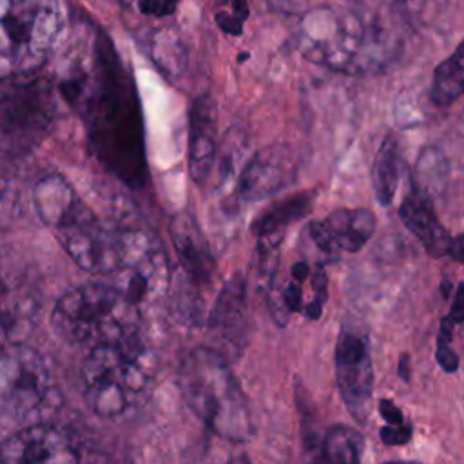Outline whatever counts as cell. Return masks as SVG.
I'll return each mask as SVG.
<instances>
[{
  "mask_svg": "<svg viewBox=\"0 0 464 464\" xmlns=\"http://www.w3.org/2000/svg\"><path fill=\"white\" fill-rule=\"evenodd\" d=\"M58 92L82 120L96 161L123 185L141 188L149 178L141 105L132 72L103 29L96 27L69 60Z\"/></svg>",
  "mask_w": 464,
  "mask_h": 464,
  "instance_id": "obj_1",
  "label": "cell"
},
{
  "mask_svg": "<svg viewBox=\"0 0 464 464\" xmlns=\"http://www.w3.org/2000/svg\"><path fill=\"white\" fill-rule=\"evenodd\" d=\"M295 44L306 60L346 74L379 72L399 54V36L382 14L324 5L301 14Z\"/></svg>",
  "mask_w": 464,
  "mask_h": 464,
  "instance_id": "obj_2",
  "label": "cell"
},
{
  "mask_svg": "<svg viewBox=\"0 0 464 464\" xmlns=\"http://www.w3.org/2000/svg\"><path fill=\"white\" fill-rule=\"evenodd\" d=\"M178 384L187 406L218 437L232 442L252 439L250 404L228 359L216 348H192L179 364Z\"/></svg>",
  "mask_w": 464,
  "mask_h": 464,
  "instance_id": "obj_3",
  "label": "cell"
},
{
  "mask_svg": "<svg viewBox=\"0 0 464 464\" xmlns=\"http://www.w3.org/2000/svg\"><path fill=\"white\" fill-rule=\"evenodd\" d=\"M51 323L67 343L96 348L140 335V306L114 285L91 283L65 292Z\"/></svg>",
  "mask_w": 464,
  "mask_h": 464,
  "instance_id": "obj_4",
  "label": "cell"
},
{
  "mask_svg": "<svg viewBox=\"0 0 464 464\" xmlns=\"http://www.w3.org/2000/svg\"><path fill=\"white\" fill-rule=\"evenodd\" d=\"M154 355L140 335L89 350L80 377L87 406L100 417H118L150 386Z\"/></svg>",
  "mask_w": 464,
  "mask_h": 464,
  "instance_id": "obj_5",
  "label": "cell"
},
{
  "mask_svg": "<svg viewBox=\"0 0 464 464\" xmlns=\"http://www.w3.org/2000/svg\"><path fill=\"white\" fill-rule=\"evenodd\" d=\"M65 29L60 0H0V82L38 72Z\"/></svg>",
  "mask_w": 464,
  "mask_h": 464,
  "instance_id": "obj_6",
  "label": "cell"
},
{
  "mask_svg": "<svg viewBox=\"0 0 464 464\" xmlns=\"http://www.w3.org/2000/svg\"><path fill=\"white\" fill-rule=\"evenodd\" d=\"M56 236L80 268L105 276L123 270L156 245L145 230L105 225L94 214L58 230Z\"/></svg>",
  "mask_w": 464,
  "mask_h": 464,
  "instance_id": "obj_7",
  "label": "cell"
},
{
  "mask_svg": "<svg viewBox=\"0 0 464 464\" xmlns=\"http://www.w3.org/2000/svg\"><path fill=\"white\" fill-rule=\"evenodd\" d=\"M54 116L56 103L47 80L0 82V150L29 152L45 138Z\"/></svg>",
  "mask_w": 464,
  "mask_h": 464,
  "instance_id": "obj_8",
  "label": "cell"
},
{
  "mask_svg": "<svg viewBox=\"0 0 464 464\" xmlns=\"http://www.w3.org/2000/svg\"><path fill=\"white\" fill-rule=\"evenodd\" d=\"M51 390L47 361L22 343H0V413L24 417L40 408Z\"/></svg>",
  "mask_w": 464,
  "mask_h": 464,
  "instance_id": "obj_9",
  "label": "cell"
},
{
  "mask_svg": "<svg viewBox=\"0 0 464 464\" xmlns=\"http://www.w3.org/2000/svg\"><path fill=\"white\" fill-rule=\"evenodd\" d=\"M335 375L341 397L352 417L366 422L373 388L372 357L366 343L352 332H343L335 344Z\"/></svg>",
  "mask_w": 464,
  "mask_h": 464,
  "instance_id": "obj_10",
  "label": "cell"
},
{
  "mask_svg": "<svg viewBox=\"0 0 464 464\" xmlns=\"http://www.w3.org/2000/svg\"><path fill=\"white\" fill-rule=\"evenodd\" d=\"M2 464H80L72 437L51 424H33L9 435L0 446Z\"/></svg>",
  "mask_w": 464,
  "mask_h": 464,
  "instance_id": "obj_11",
  "label": "cell"
},
{
  "mask_svg": "<svg viewBox=\"0 0 464 464\" xmlns=\"http://www.w3.org/2000/svg\"><path fill=\"white\" fill-rule=\"evenodd\" d=\"M297 178V156L283 143L254 152L239 172L236 194L241 201H261L290 187Z\"/></svg>",
  "mask_w": 464,
  "mask_h": 464,
  "instance_id": "obj_12",
  "label": "cell"
},
{
  "mask_svg": "<svg viewBox=\"0 0 464 464\" xmlns=\"http://www.w3.org/2000/svg\"><path fill=\"white\" fill-rule=\"evenodd\" d=\"M208 330L219 353L237 355L248 337L246 288L241 276H232L219 290L208 317Z\"/></svg>",
  "mask_w": 464,
  "mask_h": 464,
  "instance_id": "obj_13",
  "label": "cell"
},
{
  "mask_svg": "<svg viewBox=\"0 0 464 464\" xmlns=\"http://www.w3.org/2000/svg\"><path fill=\"white\" fill-rule=\"evenodd\" d=\"M218 152V109L210 94L194 98L188 109V174L205 185Z\"/></svg>",
  "mask_w": 464,
  "mask_h": 464,
  "instance_id": "obj_14",
  "label": "cell"
},
{
  "mask_svg": "<svg viewBox=\"0 0 464 464\" xmlns=\"http://www.w3.org/2000/svg\"><path fill=\"white\" fill-rule=\"evenodd\" d=\"M33 201L38 218L44 225L54 228L56 232L71 227L92 212L78 198L72 185L62 174L44 176L33 190Z\"/></svg>",
  "mask_w": 464,
  "mask_h": 464,
  "instance_id": "obj_15",
  "label": "cell"
},
{
  "mask_svg": "<svg viewBox=\"0 0 464 464\" xmlns=\"http://www.w3.org/2000/svg\"><path fill=\"white\" fill-rule=\"evenodd\" d=\"M114 286L120 288L138 306L161 297L169 286V263L156 243L140 259L116 272Z\"/></svg>",
  "mask_w": 464,
  "mask_h": 464,
  "instance_id": "obj_16",
  "label": "cell"
},
{
  "mask_svg": "<svg viewBox=\"0 0 464 464\" xmlns=\"http://www.w3.org/2000/svg\"><path fill=\"white\" fill-rule=\"evenodd\" d=\"M170 237L178 259L196 285H205L214 274V259L208 243L188 212H179L170 221Z\"/></svg>",
  "mask_w": 464,
  "mask_h": 464,
  "instance_id": "obj_17",
  "label": "cell"
},
{
  "mask_svg": "<svg viewBox=\"0 0 464 464\" xmlns=\"http://www.w3.org/2000/svg\"><path fill=\"white\" fill-rule=\"evenodd\" d=\"M399 216L431 257L448 256L453 236H450V232L439 221L431 199L411 190L408 196H404L399 207Z\"/></svg>",
  "mask_w": 464,
  "mask_h": 464,
  "instance_id": "obj_18",
  "label": "cell"
},
{
  "mask_svg": "<svg viewBox=\"0 0 464 464\" xmlns=\"http://www.w3.org/2000/svg\"><path fill=\"white\" fill-rule=\"evenodd\" d=\"M323 223L341 252L361 250L375 230V216L368 208H337Z\"/></svg>",
  "mask_w": 464,
  "mask_h": 464,
  "instance_id": "obj_19",
  "label": "cell"
},
{
  "mask_svg": "<svg viewBox=\"0 0 464 464\" xmlns=\"http://www.w3.org/2000/svg\"><path fill=\"white\" fill-rule=\"evenodd\" d=\"M401 150L395 134H386L379 145V150L372 167V185L381 205H390L395 198L401 179Z\"/></svg>",
  "mask_w": 464,
  "mask_h": 464,
  "instance_id": "obj_20",
  "label": "cell"
},
{
  "mask_svg": "<svg viewBox=\"0 0 464 464\" xmlns=\"http://www.w3.org/2000/svg\"><path fill=\"white\" fill-rule=\"evenodd\" d=\"M314 203V192H299L292 194L285 199L276 201L268 208H265L254 221H252V232L257 237L263 236H272V234H281V230L294 221L301 219L303 216L308 214L310 207Z\"/></svg>",
  "mask_w": 464,
  "mask_h": 464,
  "instance_id": "obj_21",
  "label": "cell"
},
{
  "mask_svg": "<svg viewBox=\"0 0 464 464\" xmlns=\"http://www.w3.org/2000/svg\"><path fill=\"white\" fill-rule=\"evenodd\" d=\"M464 94V40L442 60L431 78L430 100L437 107H450Z\"/></svg>",
  "mask_w": 464,
  "mask_h": 464,
  "instance_id": "obj_22",
  "label": "cell"
},
{
  "mask_svg": "<svg viewBox=\"0 0 464 464\" xmlns=\"http://www.w3.org/2000/svg\"><path fill=\"white\" fill-rule=\"evenodd\" d=\"M450 178V163L440 149L424 147L415 161L411 174V190L426 196L428 199H435L440 196L448 185Z\"/></svg>",
  "mask_w": 464,
  "mask_h": 464,
  "instance_id": "obj_23",
  "label": "cell"
},
{
  "mask_svg": "<svg viewBox=\"0 0 464 464\" xmlns=\"http://www.w3.org/2000/svg\"><path fill=\"white\" fill-rule=\"evenodd\" d=\"M362 450V435L343 424L332 426L323 440V457L326 464H359Z\"/></svg>",
  "mask_w": 464,
  "mask_h": 464,
  "instance_id": "obj_24",
  "label": "cell"
},
{
  "mask_svg": "<svg viewBox=\"0 0 464 464\" xmlns=\"http://www.w3.org/2000/svg\"><path fill=\"white\" fill-rule=\"evenodd\" d=\"M299 250L303 252L304 261L319 266L335 261L341 254L323 219L312 221L303 228L301 239H299Z\"/></svg>",
  "mask_w": 464,
  "mask_h": 464,
  "instance_id": "obj_25",
  "label": "cell"
},
{
  "mask_svg": "<svg viewBox=\"0 0 464 464\" xmlns=\"http://www.w3.org/2000/svg\"><path fill=\"white\" fill-rule=\"evenodd\" d=\"M152 60L169 74H178L183 71L187 53L178 33L165 27L156 34L152 42Z\"/></svg>",
  "mask_w": 464,
  "mask_h": 464,
  "instance_id": "obj_26",
  "label": "cell"
},
{
  "mask_svg": "<svg viewBox=\"0 0 464 464\" xmlns=\"http://www.w3.org/2000/svg\"><path fill=\"white\" fill-rule=\"evenodd\" d=\"M381 439L384 444L388 446H397V444H406L411 439V424L404 422V424H386L381 430Z\"/></svg>",
  "mask_w": 464,
  "mask_h": 464,
  "instance_id": "obj_27",
  "label": "cell"
},
{
  "mask_svg": "<svg viewBox=\"0 0 464 464\" xmlns=\"http://www.w3.org/2000/svg\"><path fill=\"white\" fill-rule=\"evenodd\" d=\"M136 4L140 13L150 14V16H169L178 7L170 0H136Z\"/></svg>",
  "mask_w": 464,
  "mask_h": 464,
  "instance_id": "obj_28",
  "label": "cell"
},
{
  "mask_svg": "<svg viewBox=\"0 0 464 464\" xmlns=\"http://www.w3.org/2000/svg\"><path fill=\"white\" fill-rule=\"evenodd\" d=\"M451 341L446 339H439L437 337V361L439 364L446 370V372H455L459 366V357L457 353L451 350L450 346Z\"/></svg>",
  "mask_w": 464,
  "mask_h": 464,
  "instance_id": "obj_29",
  "label": "cell"
},
{
  "mask_svg": "<svg viewBox=\"0 0 464 464\" xmlns=\"http://www.w3.org/2000/svg\"><path fill=\"white\" fill-rule=\"evenodd\" d=\"M214 20H216L218 27H219L225 34L239 36V34L243 33L245 22H241L239 18H236L234 14H230L228 11H218V13L214 14Z\"/></svg>",
  "mask_w": 464,
  "mask_h": 464,
  "instance_id": "obj_30",
  "label": "cell"
},
{
  "mask_svg": "<svg viewBox=\"0 0 464 464\" xmlns=\"http://www.w3.org/2000/svg\"><path fill=\"white\" fill-rule=\"evenodd\" d=\"M446 317H448L451 323H455V324L464 323V281L457 286L455 297H453L451 306H450V314H448Z\"/></svg>",
  "mask_w": 464,
  "mask_h": 464,
  "instance_id": "obj_31",
  "label": "cell"
},
{
  "mask_svg": "<svg viewBox=\"0 0 464 464\" xmlns=\"http://www.w3.org/2000/svg\"><path fill=\"white\" fill-rule=\"evenodd\" d=\"M379 413L381 417L386 420V424H392V426H397V424H404V417H402V411L388 399H382L379 402Z\"/></svg>",
  "mask_w": 464,
  "mask_h": 464,
  "instance_id": "obj_32",
  "label": "cell"
},
{
  "mask_svg": "<svg viewBox=\"0 0 464 464\" xmlns=\"http://www.w3.org/2000/svg\"><path fill=\"white\" fill-rule=\"evenodd\" d=\"M272 7L276 11H281V13H290V14H303L306 13L308 9H304L306 2L304 0H270Z\"/></svg>",
  "mask_w": 464,
  "mask_h": 464,
  "instance_id": "obj_33",
  "label": "cell"
},
{
  "mask_svg": "<svg viewBox=\"0 0 464 464\" xmlns=\"http://www.w3.org/2000/svg\"><path fill=\"white\" fill-rule=\"evenodd\" d=\"M223 2H227V5H228V13L230 14H234L236 18H239L241 22H246V18H248V14H250V9H248V4H246V0H223Z\"/></svg>",
  "mask_w": 464,
  "mask_h": 464,
  "instance_id": "obj_34",
  "label": "cell"
},
{
  "mask_svg": "<svg viewBox=\"0 0 464 464\" xmlns=\"http://www.w3.org/2000/svg\"><path fill=\"white\" fill-rule=\"evenodd\" d=\"M448 256H451L459 263H464V234H460L457 237H451V245H450Z\"/></svg>",
  "mask_w": 464,
  "mask_h": 464,
  "instance_id": "obj_35",
  "label": "cell"
},
{
  "mask_svg": "<svg viewBox=\"0 0 464 464\" xmlns=\"http://www.w3.org/2000/svg\"><path fill=\"white\" fill-rule=\"evenodd\" d=\"M397 368H399V370H397L399 375H401L404 381H408V379H410V359H408V355H402V357H401Z\"/></svg>",
  "mask_w": 464,
  "mask_h": 464,
  "instance_id": "obj_36",
  "label": "cell"
},
{
  "mask_svg": "<svg viewBox=\"0 0 464 464\" xmlns=\"http://www.w3.org/2000/svg\"><path fill=\"white\" fill-rule=\"evenodd\" d=\"M227 464H252V462L248 460V457L245 453H237V455L230 457V460Z\"/></svg>",
  "mask_w": 464,
  "mask_h": 464,
  "instance_id": "obj_37",
  "label": "cell"
},
{
  "mask_svg": "<svg viewBox=\"0 0 464 464\" xmlns=\"http://www.w3.org/2000/svg\"><path fill=\"white\" fill-rule=\"evenodd\" d=\"M384 464H413V462H384Z\"/></svg>",
  "mask_w": 464,
  "mask_h": 464,
  "instance_id": "obj_38",
  "label": "cell"
},
{
  "mask_svg": "<svg viewBox=\"0 0 464 464\" xmlns=\"http://www.w3.org/2000/svg\"><path fill=\"white\" fill-rule=\"evenodd\" d=\"M170 2H172L174 5H178V4H179V0H170Z\"/></svg>",
  "mask_w": 464,
  "mask_h": 464,
  "instance_id": "obj_39",
  "label": "cell"
},
{
  "mask_svg": "<svg viewBox=\"0 0 464 464\" xmlns=\"http://www.w3.org/2000/svg\"><path fill=\"white\" fill-rule=\"evenodd\" d=\"M317 464H323V462H317ZM324 464H326V462H324Z\"/></svg>",
  "mask_w": 464,
  "mask_h": 464,
  "instance_id": "obj_40",
  "label": "cell"
}]
</instances>
